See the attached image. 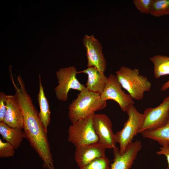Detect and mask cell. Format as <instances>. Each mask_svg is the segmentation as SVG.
Instances as JSON below:
<instances>
[{
    "label": "cell",
    "mask_w": 169,
    "mask_h": 169,
    "mask_svg": "<svg viewBox=\"0 0 169 169\" xmlns=\"http://www.w3.org/2000/svg\"><path fill=\"white\" fill-rule=\"evenodd\" d=\"M19 85L18 88L15 85L14 88L23 114V129L25 138L43 160V167L54 169L47 131L26 89L24 83L21 82Z\"/></svg>",
    "instance_id": "6da1fadb"
},
{
    "label": "cell",
    "mask_w": 169,
    "mask_h": 169,
    "mask_svg": "<svg viewBox=\"0 0 169 169\" xmlns=\"http://www.w3.org/2000/svg\"><path fill=\"white\" fill-rule=\"evenodd\" d=\"M106 105L107 101L103 100L100 95L90 92L85 87L69 104L68 117L73 124L103 110Z\"/></svg>",
    "instance_id": "7a4b0ae2"
},
{
    "label": "cell",
    "mask_w": 169,
    "mask_h": 169,
    "mask_svg": "<svg viewBox=\"0 0 169 169\" xmlns=\"http://www.w3.org/2000/svg\"><path fill=\"white\" fill-rule=\"evenodd\" d=\"M115 74L122 88L133 99H142L145 92L151 90V82L146 77L140 74L138 69L121 66Z\"/></svg>",
    "instance_id": "3957f363"
},
{
    "label": "cell",
    "mask_w": 169,
    "mask_h": 169,
    "mask_svg": "<svg viewBox=\"0 0 169 169\" xmlns=\"http://www.w3.org/2000/svg\"><path fill=\"white\" fill-rule=\"evenodd\" d=\"M126 112L127 120L122 129L115 134L116 143L119 144L120 154L125 152L127 146L139 133L144 118L143 114L139 112L134 105L131 106Z\"/></svg>",
    "instance_id": "277c9868"
},
{
    "label": "cell",
    "mask_w": 169,
    "mask_h": 169,
    "mask_svg": "<svg viewBox=\"0 0 169 169\" xmlns=\"http://www.w3.org/2000/svg\"><path fill=\"white\" fill-rule=\"evenodd\" d=\"M92 115L79 120L69 127L68 140L76 148L99 142L93 125Z\"/></svg>",
    "instance_id": "5b68a950"
},
{
    "label": "cell",
    "mask_w": 169,
    "mask_h": 169,
    "mask_svg": "<svg viewBox=\"0 0 169 169\" xmlns=\"http://www.w3.org/2000/svg\"><path fill=\"white\" fill-rule=\"evenodd\" d=\"M77 74L78 71L73 66L61 68L56 71L58 85L55 88L54 91L58 100L65 102L68 99V94L70 90L80 92L85 87L77 79Z\"/></svg>",
    "instance_id": "8992f818"
},
{
    "label": "cell",
    "mask_w": 169,
    "mask_h": 169,
    "mask_svg": "<svg viewBox=\"0 0 169 169\" xmlns=\"http://www.w3.org/2000/svg\"><path fill=\"white\" fill-rule=\"evenodd\" d=\"M143 114V120L139 133L164 125L169 117V95L159 105L146 109Z\"/></svg>",
    "instance_id": "52a82bcc"
},
{
    "label": "cell",
    "mask_w": 169,
    "mask_h": 169,
    "mask_svg": "<svg viewBox=\"0 0 169 169\" xmlns=\"http://www.w3.org/2000/svg\"><path fill=\"white\" fill-rule=\"evenodd\" d=\"M122 87L116 75L110 74L105 88L100 95L103 100H112L116 102L124 112L134 105V102L130 95L122 90Z\"/></svg>",
    "instance_id": "ba28073f"
},
{
    "label": "cell",
    "mask_w": 169,
    "mask_h": 169,
    "mask_svg": "<svg viewBox=\"0 0 169 169\" xmlns=\"http://www.w3.org/2000/svg\"><path fill=\"white\" fill-rule=\"evenodd\" d=\"M82 41L86 51L87 67H94L104 73L107 62L102 52V44L93 34L85 35Z\"/></svg>",
    "instance_id": "9c48e42d"
},
{
    "label": "cell",
    "mask_w": 169,
    "mask_h": 169,
    "mask_svg": "<svg viewBox=\"0 0 169 169\" xmlns=\"http://www.w3.org/2000/svg\"><path fill=\"white\" fill-rule=\"evenodd\" d=\"M93 125L99 138V142L106 149L114 148L116 143L112 124L109 117L104 114L92 115Z\"/></svg>",
    "instance_id": "30bf717a"
},
{
    "label": "cell",
    "mask_w": 169,
    "mask_h": 169,
    "mask_svg": "<svg viewBox=\"0 0 169 169\" xmlns=\"http://www.w3.org/2000/svg\"><path fill=\"white\" fill-rule=\"evenodd\" d=\"M142 147L141 141L138 140L129 144L122 154H120L119 149L115 147L113 149L114 159L110 164V169H130Z\"/></svg>",
    "instance_id": "8fae6325"
},
{
    "label": "cell",
    "mask_w": 169,
    "mask_h": 169,
    "mask_svg": "<svg viewBox=\"0 0 169 169\" xmlns=\"http://www.w3.org/2000/svg\"><path fill=\"white\" fill-rule=\"evenodd\" d=\"M105 149L99 142L76 148L74 159L77 165L81 167L96 159L106 156Z\"/></svg>",
    "instance_id": "7c38bea8"
},
{
    "label": "cell",
    "mask_w": 169,
    "mask_h": 169,
    "mask_svg": "<svg viewBox=\"0 0 169 169\" xmlns=\"http://www.w3.org/2000/svg\"><path fill=\"white\" fill-rule=\"evenodd\" d=\"M6 104L7 111L3 122L10 127L23 129V114L16 95H7Z\"/></svg>",
    "instance_id": "4fadbf2b"
},
{
    "label": "cell",
    "mask_w": 169,
    "mask_h": 169,
    "mask_svg": "<svg viewBox=\"0 0 169 169\" xmlns=\"http://www.w3.org/2000/svg\"><path fill=\"white\" fill-rule=\"evenodd\" d=\"M84 73L87 75L85 88L90 92L100 95L104 90L108 81V77L94 67H88L78 74Z\"/></svg>",
    "instance_id": "5bb4252c"
},
{
    "label": "cell",
    "mask_w": 169,
    "mask_h": 169,
    "mask_svg": "<svg viewBox=\"0 0 169 169\" xmlns=\"http://www.w3.org/2000/svg\"><path fill=\"white\" fill-rule=\"evenodd\" d=\"M23 129L12 128L3 122H0V134L3 139L10 144L15 150L20 145L25 138Z\"/></svg>",
    "instance_id": "9a60e30c"
},
{
    "label": "cell",
    "mask_w": 169,
    "mask_h": 169,
    "mask_svg": "<svg viewBox=\"0 0 169 169\" xmlns=\"http://www.w3.org/2000/svg\"><path fill=\"white\" fill-rule=\"evenodd\" d=\"M141 134L143 137L156 141L162 146H169V117L163 126L144 131Z\"/></svg>",
    "instance_id": "2e32d148"
},
{
    "label": "cell",
    "mask_w": 169,
    "mask_h": 169,
    "mask_svg": "<svg viewBox=\"0 0 169 169\" xmlns=\"http://www.w3.org/2000/svg\"><path fill=\"white\" fill-rule=\"evenodd\" d=\"M39 90L37 98L40 108L39 114L40 119L47 131V128L51 120L50 111L49 103L45 96L42 84L40 74L39 75Z\"/></svg>",
    "instance_id": "e0dca14e"
},
{
    "label": "cell",
    "mask_w": 169,
    "mask_h": 169,
    "mask_svg": "<svg viewBox=\"0 0 169 169\" xmlns=\"http://www.w3.org/2000/svg\"><path fill=\"white\" fill-rule=\"evenodd\" d=\"M150 60L154 65V75L158 79L161 77L169 75V56L156 55L151 57Z\"/></svg>",
    "instance_id": "ac0fdd59"
},
{
    "label": "cell",
    "mask_w": 169,
    "mask_h": 169,
    "mask_svg": "<svg viewBox=\"0 0 169 169\" xmlns=\"http://www.w3.org/2000/svg\"><path fill=\"white\" fill-rule=\"evenodd\" d=\"M150 14L156 17L169 15V0H152Z\"/></svg>",
    "instance_id": "d6986e66"
},
{
    "label": "cell",
    "mask_w": 169,
    "mask_h": 169,
    "mask_svg": "<svg viewBox=\"0 0 169 169\" xmlns=\"http://www.w3.org/2000/svg\"><path fill=\"white\" fill-rule=\"evenodd\" d=\"M110 161L106 156L96 159L79 169H110Z\"/></svg>",
    "instance_id": "ffe728a7"
},
{
    "label": "cell",
    "mask_w": 169,
    "mask_h": 169,
    "mask_svg": "<svg viewBox=\"0 0 169 169\" xmlns=\"http://www.w3.org/2000/svg\"><path fill=\"white\" fill-rule=\"evenodd\" d=\"M13 146L7 142H3L0 139V157L7 158L13 156L15 153Z\"/></svg>",
    "instance_id": "44dd1931"
},
{
    "label": "cell",
    "mask_w": 169,
    "mask_h": 169,
    "mask_svg": "<svg viewBox=\"0 0 169 169\" xmlns=\"http://www.w3.org/2000/svg\"><path fill=\"white\" fill-rule=\"evenodd\" d=\"M152 0H133L136 8L142 14H150Z\"/></svg>",
    "instance_id": "7402d4cb"
},
{
    "label": "cell",
    "mask_w": 169,
    "mask_h": 169,
    "mask_svg": "<svg viewBox=\"0 0 169 169\" xmlns=\"http://www.w3.org/2000/svg\"><path fill=\"white\" fill-rule=\"evenodd\" d=\"M6 95L2 91L0 92V122H3L6 111Z\"/></svg>",
    "instance_id": "603a6c76"
},
{
    "label": "cell",
    "mask_w": 169,
    "mask_h": 169,
    "mask_svg": "<svg viewBox=\"0 0 169 169\" xmlns=\"http://www.w3.org/2000/svg\"><path fill=\"white\" fill-rule=\"evenodd\" d=\"M156 153L159 155H163L166 157L168 163V167L166 169H169V146H161Z\"/></svg>",
    "instance_id": "cb8c5ba5"
},
{
    "label": "cell",
    "mask_w": 169,
    "mask_h": 169,
    "mask_svg": "<svg viewBox=\"0 0 169 169\" xmlns=\"http://www.w3.org/2000/svg\"><path fill=\"white\" fill-rule=\"evenodd\" d=\"M161 90L162 91L169 90V80L164 83L162 85L161 88Z\"/></svg>",
    "instance_id": "d4e9b609"
}]
</instances>
